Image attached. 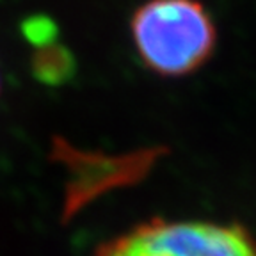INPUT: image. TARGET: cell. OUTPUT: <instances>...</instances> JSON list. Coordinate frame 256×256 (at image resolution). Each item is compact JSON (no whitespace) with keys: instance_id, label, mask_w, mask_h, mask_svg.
Returning a JSON list of instances; mask_svg holds the SVG:
<instances>
[{"instance_id":"6da1fadb","label":"cell","mask_w":256,"mask_h":256,"mask_svg":"<svg viewBox=\"0 0 256 256\" xmlns=\"http://www.w3.org/2000/svg\"><path fill=\"white\" fill-rule=\"evenodd\" d=\"M142 62L162 76H184L212 57L217 28L201 0H148L130 22Z\"/></svg>"},{"instance_id":"7a4b0ae2","label":"cell","mask_w":256,"mask_h":256,"mask_svg":"<svg viewBox=\"0 0 256 256\" xmlns=\"http://www.w3.org/2000/svg\"><path fill=\"white\" fill-rule=\"evenodd\" d=\"M96 256H256L238 224L153 219L104 244Z\"/></svg>"},{"instance_id":"3957f363","label":"cell","mask_w":256,"mask_h":256,"mask_svg":"<svg viewBox=\"0 0 256 256\" xmlns=\"http://www.w3.org/2000/svg\"><path fill=\"white\" fill-rule=\"evenodd\" d=\"M32 72L38 80L50 86L68 82L75 73V59L68 48L57 40L36 46L32 57Z\"/></svg>"},{"instance_id":"277c9868","label":"cell","mask_w":256,"mask_h":256,"mask_svg":"<svg viewBox=\"0 0 256 256\" xmlns=\"http://www.w3.org/2000/svg\"><path fill=\"white\" fill-rule=\"evenodd\" d=\"M24 34L34 46L57 40V27L46 16H30L24 22Z\"/></svg>"}]
</instances>
